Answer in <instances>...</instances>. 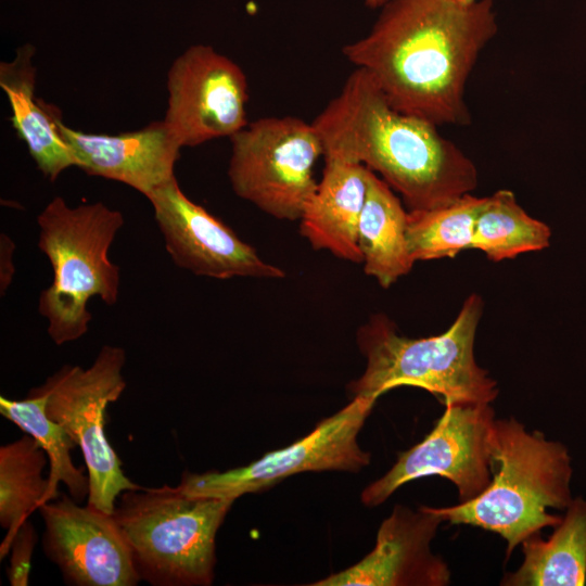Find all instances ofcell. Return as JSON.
Instances as JSON below:
<instances>
[{"label":"cell","mask_w":586,"mask_h":586,"mask_svg":"<svg viewBox=\"0 0 586 586\" xmlns=\"http://www.w3.org/2000/svg\"><path fill=\"white\" fill-rule=\"evenodd\" d=\"M371 30L342 51L390 104L437 126H467L468 79L498 31L493 0H387Z\"/></svg>","instance_id":"1"},{"label":"cell","mask_w":586,"mask_h":586,"mask_svg":"<svg viewBox=\"0 0 586 586\" xmlns=\"http://www.w3.org/2000/svg\"><path fill=\"white\" fill-rule=\"evenodd\" d=\"M323 157L357 162L398 192L408 211L430 209L471 193L474 163L437 125L393 107L370 74L356 67L313 120Z\"/></svg>","instance_id":"2"},{"label":"cell","mask_w":586,"mask_h":586,"mask_svg":"<svg viewBox=\"0 0 586 586\" xmlns=\"http://www.w3.org/2000/svg\"><path fill=\"white\" fill-rule=\"evenodd\" d=\"M489 486L475 499L434 508L450 524L497 533L507 542V558L526 538L555 527L573 499L572 459L564 444L538 431L527 432L514 418L495 420L491 434Z\"/></svg>","instance_id":"3"},{"label":"cell","mask_w":586,"mask_h":586,"mask_svg":"<svg viewBox=\"0 0 586 586\" xmlns=\"http://www.w3.org/2000/svg\"><path fill=\"white\" fill-rule=\"evenodd\" d=\"M38 249L49 259L53 279L38 298V313L56 345L84 336L92 319L88 302L97 296L117 303L119 267L109 256L124 226L123 214L102 202L69 206L54 196L37 216Z\"/></svg>","instance_id":"4"},{"label":"cell","mask_w":586,"mask_h":586,"mask_svg":"<svg viewBox=\"0 0 586 586\" xmlns=\"http://www.w3.org/2000/svg\"><path fill=\"white\" fill-rule=\"evenodd\" d=\"M483 302L476 294L463 303L453 324L442 334L411 339L397 333L383 315L358 330L366 357L364 374L351 382L354 396L378 399L402 385L423 388L443 403H487L498 394L497 383L474 357V341Z\"/></svg>","instance_id":"5"},{"label":"cell","mask_w":586,"mask_h":586,"mask_svg":"<svg viewBox=\"0 0 586 586\" xmlns=\"http://www.w3.org/2000/svg\"><path fill=\"white\" fill-rule=\"evenodd\" d=\"M233 502L163 485L124 491L112 514L141 581L208 586L214 581L216 534Z\"/></svg>","instance_id":"6"},{"label":"cell","mask_w":586,"mask_h":586,"mask_svg":"<svg viewBox=\"0 0 586 586\" xmlns=\"http://www.w3.org/2000/svg\"><path fill=\"white\" fill-rule=\"evenodd\" d=\"M125 364L123 347L104 345L88 368L64 365L40 385L47 395V416L69 433L84 456L90 486L87 504L109 514L124 491L143 487L123 472L104 431L106 407L127 385Z\"/></svg>","instance_id":"7"},{"label":"cell","mask_w":586,"mask_h":586,"mask_svg":"<svg viewBox=\"0 0 586 586\" xmlns=\"http://www.w3.org/2000/svg\"><path fill=\"white\" fill-rule=\"evenodd\" d=\"M229 139L228 177L234 193L275 218L300 219L318 183L315 164L323 155L313 123L262 117Z\"/></svg>","instance_id":"8"},{"label":"cell","mask_w":586,"mask_h":586,"mask_svg":"<svg viewBox=\"0 0 586 586\" xmlns=\"http://www.w3.org/2000/svg\"><path fill=\"white\" fill-rule=\"evenodd\" d=\"M377 399L354 396L314 431L284 448L270 451L247 466L201 474L184 471L178 486L189 496L231 498L259 492L290 475L306 471L357 472L371 455L361 449L357 436Z\"/></svg>","instance_id":"9"},{"label":"cell","mask_w":586,"mask_h":586,"mask_svg":"<svg viewBox=\"0 0 586 586\" xmlns=\"http://www.w3.org/2000/svg\"><path fill=\"white\" fill-rule=\"evenodd\" d=\"M495 411L487 403L455 402L419 444L361 493L365 506L383 504L404 484L438 475L453 482L460 502L479 497L491 484V434Z\"/></svg>","instance_id":"10"},{"label":"cell","mask_w":586,"mask_h":586,"mask_svg":"<svg viewBox=\"0 0 586 586\" xmlns=\"http://www.w3.org/2000/svg\"><path fill=\"white\" fill-rule=\"evenodd\" d=\"M167 92L163 120L181 148L230 138L249 124L246 76L211 46H191L174 60Z\"/></svg>","instance_id":"11"},{"label":"cell","mask_w":586,"mask_h":586,"mask_svg":"<svg viewBox=\"0 0 586 586\" xmlns=\"http://www.w3.org/2000/svg\"><path fill=\"white\" fill-rule=\"evenodd\" d=\"M179 268L214 279H281L285 272L265 262L250 244L181 190L176 177L146 198Z\"/></svg>","instance_id":"12"},{"label":"cell","mask_w":586,"mask_h":586,"mask_svg":"<svg viewBox=\"0 0 586 586\" xmlns=\"http://www.w3.org/2000/svg\"><path fill=\"white\" fill-rule=\"evenodd\" d=\"M71 496L41 505L44 555L72 586H136L141 578L113 514Z\"/></svg>","instance_id":"13"},{"label":"cell","mask_w":586,"mask_h":586,"mask_svg":"<svg viewBox=\"0 0 586 586\" xmlns=\"http://www.w3.org/2000/svg\"><path fill=\"white\" fill-rule=\"evenodd\" d=\"M443 518L432 507L396 505L380 525L374 548L344 571L313 586H445L450 570L431 551Z\"/></svg>","instance_id":"14"},{"label":"cell","mask_w":586,"mask_h":586,"mask_svg":"<svg viewBox=\"0 0 586 586\" xmlns=\"http://www.w3.org/2000/svg\"><path fill=\"white\" fill-rule=\"evenodd\" d=\"M50 107L76 166L87 174L125 183L145 198L175 178L181 146L164 120L117 135L87 133L66 126Z\"/></svg>","instance_id":"15"},{"label":"cell","mask_w":586,"mask_h":586,"mask_svg":"<svg viewBox=\"0 0 586 586\" xmlns=\"http://www.w3.org/2000/svg\"><path fill=\"white\" fill-rule=\"evenodd\" d=\"M369 168L342 158L326 157L322 177L300 218L301 234L317 250L361 263L358 222L367 193Z\"/></svg>","instance_id":"16"},{"label":"cell","mask_w":586,"mask_h":586,"mask_svg":"<svg viewBox=\"0 0 586 586\" xmlns=\"http://www.w3.org/2000/svg\"><path fill=\"white\" fill-rule=\"evenodd\" d=\"M35 48L20 47L15 58L0 64V87L12 111V124L26 144L37 168L54 181L67 168L76 166L75 158L61 138L50 104L36 99Z\"/></svg>","instance_id":"17"},{"label":"cell","mask_w":586,"mask_h":586,"mask_svg":"<svg viewBox=\"0 0 586 586\" xmlns=\"http://www.w3.org/2000/svg\"><path fill=\"white\" fill-rule=\"evenodd\" d=\"M407 214L394 190L369 169L358 247L365 272L383 288L407 275L415 264L407 243Z\"/></svg>","instance_id":"18"},{"label":"cell","mask_w":586,"mask_h":586,"mask_svg":"<svg viewBox=\"0 0 586 586\" xmlns=\"http://www.w3.org/2000/svg\"><path fill=\"white\" fill-rule=\"evenodd\" d=\"M560 523L544 539L523 540L521 566L507 573L504 586H583L586 584V499L573 497Z\"/></svg>","instance_id":"19"},{"label":"cell","mask_w":586,"mask_h":586,"mask_svg":"<svg viewBox=\"0 0 586 586\" xmlns=\"http://www.w3.org/2000/svg\"><path fill=\"white\" fill-rule=\"evenodd\" d=\"M46 400L47 395L40 386L29 390L27 397L20 400L0 396V413L33 436L48 456L50 470L43 504L60 497V483L67 487L75 501L80 502L88 498L89 476L74 464L71 450L77 444L61 424L47 416Z\"/></svg>","instance_id":"20"},{"label":"cell","mask_w":586,"mask_h":586,"mask_svg":"<svg viewBox=\"0 0 586 586\" xmlns=\"http://www.w3.org/2000/svg\"><path fill=\"white\" fill-rule=\"evenodd\" d=\"M46 451L29 434L0 447V524L7 534L0 559L10 552V542L20 525L43 504L48 479L42 476Z\"/></svg>","instance_id":"21"},{"label":"cell","mask_w":586,"mask_h":586,"mask_svg":"<svg viewBox=\"0 0 586 586\" xmlns=\"http://www.w3.org/2000/svg\"><path fill=\"white\" fill-rule=\"evenodd\" d=\"M550 235L549 227L531 217L512 191L501 189L484 196L475 221L473 249L499 262L544 250L549 245Z\"/></svg>","instance_id":"22"},{"label":"cell","mask_w":586,"mask_h":586,"mask_svg":"<svg viewBox=\"0 0 586 586\" xmlns=\"http://www.w3.org/2000/svg\"><path fill=\"white\" fill-rule=\"evenodd\" d=\"M484 202L471 193L430 209L408 211L407 243L411 258L454 257L473 249L474 227Z\"/></svg>","instance_id":"23"},{"label":"cell","mask_w":586,"mask_h":586,"mask_svg":"<svg viewBox=\"0 0 586 586\" xmlns=\"http://www.w3.org/2000/svg\"><path fill=\"white\" fill-rule=\"evenodd\" d=\"M36 543L35 527L27 519L20 525L10 542L11 557L7 574L11 586L28 585L31 557Z\"/></svg>","instance_id":"24"},{"label":"cell","mask_w":586,"mask_h":586,"mask_svg":"<svg viewBox=\"0 0 586 586\" xmlns=\"http://www.w3.org/2000/svg\"><path fill=\"white\" fill-rule=\"evenodd\" d=\"M14 250L15 245L12 239L5 234L0 235V293L5 294L11 285L15 273L14 267Z\"/></svg>","instance_id":"25"},{"label":"cell","mask_w":586,"mask_h":586,"mask_svg":"<svg viewBox=\"0 0 586 586\" xmlns=\"http://www.w3.org/2000/svg\"><path fill=\"white\" fill-rule=\"evenodd\" d=\"M365 4L371 9H378L385 4L387 0H364Z\"/></svg>","instance_id":"26"},{"label":"cell","mask_w":586,"mask_h":586,"mask_svg":"<svg viewBox=\"0 0 586 586\" xmlns=\"http://www.w3.org/2000/svg\"><path fill=\"white\" fill-rule=\"evenodd\" d=\"M458 1H460V2H462V3H471V2H474V1H476V0H458Z\"/></svg>","instance_id":"27"}]
</instances>
